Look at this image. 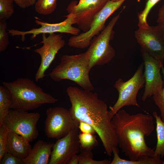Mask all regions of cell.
I'll use <instances>...</instances> for the list:
<instances>
[{"mask_svg":"<svg viewBox=\"0 0 164 164\" xmlns=\"http://www.w3.org/2000/svg\"><path fill=\"white\" fill-rule=\"evenodd\" d=\"M67 93L71 104L69 110L77 122H85L92 126L101 141L106 153L111 155L118 143L106 103L96 93L67 87Z\"/></svg>","mask_w":164,"mask_h":164,"instance_id":"obj_1","label":"cell"},{"mask_svg":"<svg viewBox=\"0 0 164 164\" xmlns=\"http://www.w3.org/2000/svg\"><path fill=\"white\" fill-rule=\"evenodd\" d=\"M118 145L130 160L131 164L137 160L154 157V150L149 147L145 140L154 129L153 118L141 113L131 114L120 109L111 119Z\"/></svg>","mask_w":164,"mask_h":164,"instance_id":"obj_2","label":"cell"},{"mask_svg":"<svg viewBox=\"0 0 164 164\" xmlns=\"http://www.w3.org/2000/svg\"><path fill=\"white\" fill-rule=\"evenodd\" d=\"M2 84L11 94L12 103L10 109L27 111L43 104L54 103L58 101L28 78H19L12 82L4 81Z\"/></svg>","mask_w":164,"mask_h":164,"instance_id":"obj_3","label":"cell"},{"mask_svg":"<svg viewBox=\"0 0 164 164\" xmlns=\"http://www.w3.org/2000/svg\"><path fill=\"white\" fill-rule=\"evenodd\" d=\"M89 61L85 52L78 54L63 55L60 63L49 74L54 81L63 80L75 82L84 90L92 91L94 87L90 80Z\"/></svg>","mask_w":164,"mask_h":164,"instance_id":"obj_4","label":"cell"},{"mask_svg":"<svg viewBox=\"0 0 164 164\" xmlns=\"http://www.w3.org/2000/svg\"><path fill=\"white\" fill-rule=\"evenodd\" d=\"M121 12L113 17L100 34L91 40L85 52L89 59L90 70L95 66L109 63L115 56V50L110 44V42L114 38L113 28Z\"/></svg>","mask_w":164,"mask_h":164,"instance_id":"obj_5","label":"cell"},{"mask_svg":"<svg viewBox=\"0 0 164 164\" xmlns=\"http://www.w3.org/2000/svg\"><path fill=\"white\" fill-rule=\"evenodd\" d=\"M145 79L144 65L141 63L133 76L126 81L119 78L115 82L114 87L118 93V99L112 107H110L111 118L121 108L125 106H133L140 108L137 101V96L140 89L144 87Z\"/></svg>","mask_w":164,"mask_h":164,"instance_id":"obj_6","label":"cell"},{"mask_svg":"<svg viewBox=\"0 0 164 164\" xmlns=\"http://www.w3.org/2000/svg\"><path fill=\"white\" fill-rule=\"evenodd\" d=\"M44 131L49 138L59 139L78 128L79 122L69 110L62 107L50 108L46 110Z\"/></svg>","mask_w":164,"mask_h":164,"instance_id":"obj_7","label":"cell"},{"mask_svg":"<svg viewBox=\"0 0 164 164\" xmlns=\"http://www.w3.org/2000/svg\"><path fill=\"white\" fill-rule=\"evenodd\" d=\"M40 118L38 112L29 113L10 109L2 125L8 131L13 132L31 142L38 137L36 125Z\"/></svg>","mask_w":164,"mask_h":164,"instance_id":"obj_8","label":"cell"},{"mask_svg":"<svg viewBox=\"0 0 164 164\" xmlns=\"http://www.w3.org/2000/svg\"><path fill=\"white\" fill-rule=\"evenodd\" d=\"M126 0L118 2L109 0L101 11L95 16L87 31L71 36L68 44L71 47L84 49L88 47L92 39L98 35L104 28L105 24L109 17L118 9Z\"/></svg>","mask_w":164,"mask_h":164,"instance_id":"obj_9","label":"cell"},{"mask_svg":"<svg viewBox=\"0 0 164 164\" xmlns=\"http://www.w3.org/2000/svg\"><path fill=\"white\" fill-rule=\"evenodd\" d=\"M109 0H80L71 2L67 12L74 17L75 24L84 32L88 31L95 16Z\"/></svg>","mask_w":164,"mask_h":164,"instance_id":"obj_10","label":"cell"},{"mask_svg":"<svg viewBox=\"0 0 164 164\" xmlns=\"http://www.w3.org/2000/svg\"><path fill=\"white\" fill-rule=\"evenodd\" d=\"M64 17L66 18L63 21L55 23H50L44 22L35 17V22L40 26V27L33 28L26 31L9 29L8 30V33L12 36H21V39L23 42L25 41V36L29 34H31L32 39H33L37 35L41 34H50L58 32L69 33L73 36H77L80 34V29L72 26L75 24L74 16L72 14L69 13Z\"/></svg>","mask_w":164,"mask_h":164,"instance_id":"obj_11","label":"cell"},{"mask_svg":"<svg viewBox=\"0 0 164 164\" xmlns=\"http://www.w3.org/2000/svg\"><path fill=\"white\" fill-rule=\"evenodd\" d=\"M141 54L144 65V75L145 79L144 92L142 100L145 101L163 88L164 80L160 73L163 62L150 56L145 51L141 49Z\"/></svg>","mask_w":164,"mask_h":164,"instance_id":"obj_12","label":"cell"},{"mask_svg":"<svg viewBox=\"0 0 164 164\" xmlns=\"http://www.w3.org/2000/svg\"><path fill=\"white\" fill-rule=\"evenodd\" d=\"M42 46L34 50V51L40 56L41 61L35 74L36 81L43 79L45 73L54 59L58 52L64 46L65 42L62 34L51 33L46 37L45 34L42 36Z\"/></svg>","mask_w":164,"mask_h":164,"instance_id":"obj_13","label":"cell"},{"mask_svg":"<svg viewBox=\"0 0 164 164\" xmlns=\"http://www.w3.org/2000/svg\"><path fill=\"white\" fill-rule=\"evenodd\" d=\"M78 128L58 139L54 144L49 164H69L80 150Z\"/></svg>","mask_w":164,"mask_h":164,"instance_id":"obj_14","label":"cell"},{"mask_svg":"<svg viewBox=\"0 0 164 164\" xmlns=\"http://www.w3.org/2000/svg\"><path fill=\"white\" fill-rule=\"evenodd\" d=\"M135 35L141 49L155 59L163 62L164 42L157 26L138 28L135 31Z\"/></svg>","mask_w":164,"mask_h":164,"instance_id":"obj_15","label":"cell"},{"mask_svg":"<svg viewBox=\"0 0 164 164\" xmlns=\"http://www.w3.org/2000/svg\"><path fill=\"white\" fill-rule=\"evenodd\" d=\"M54 144L39 140L34 145L28 156L23 159L24 164H48Z\"/></svg>","mask_w":164,"mask_h":164,"instance_id":"obj_16","label":"cell"},{"mask_svg":"<svg viewBox=\"0 0 164 164\" xmlns=\"http://www.w3.org/2000/svg\"><path fill=\"white\" fill-rule=\"evenodd\" d=\"M29 141L13 132L9 131L7 138V152L22 159L29 154L32 148Z\"/></svg>","mask_w":164,"mask_h":164,"instance_id":"obj_17","label":"cell"},{"mask_svg":"<svg viewBox=\"0 0 164 164\" xmlns=\"http://www.w3.org/2000/svg\"><path fill=\"white\" fill-rule=\"evenodd\" d=\"M152 115L155 120L157 138L154 156L162 159L164 157V121L156 111L153 112Z\"/></svg>","mask_w":164,"mask_h":164,"instance_id":"obj_18","label":"cell"},{"mask_svg":"<svg viewBox=\"0 0 164 164\" xmlns=\"http://www.w3.org/2000/svg\"><path fill=\"white\" fill-rule=\"evenodd\" d=\"M12 103L9 91L4 85L0 86V126L9 113Z\"/></svg>","mask_w":164,"mask_h":164,"instance_id":"obj_19","label":"cell"},{"mask_svg":"<svg viewBox=\"0 0 164 164\" xmlns=\"http://www.w3.org/2000/svg\"><path fill=\"white\" fill-rule=\"evenodd\" d=\"M57 0H37L35 4V9L39 14L44 15L52 14L56 6Z\"/></svg>","mask_w":164,"mask_h":164,"instance_id":"obj_20","label":"cell"},{"mask_svg":"<svg viewBox=\"0 0 164 164\" xmlns=\"http://www.w3.org/2000/svg\"><path fill=\"white\" fill-rule=\"evenodd\" d=\"M160 0H147L144 9L138 14V25L139 28H146L149 25L147 18L152 9Z\"/></svg>","mask_w":164,"mask_h":164,"instance_id":"obj_21","label":"cell"},{"mask_svg":"<svg viewBox=\"0 0 164 164\" xmlns=\"http://www.w3.org/2000/svg\"><path fill=\"white\" fill-rule=\"evenodd\" d=\"M78 155L79 164H110L111 161L108 159L96 160L93 159V154L91 150L80 149Z\"/></svg>","mask_w":164,"mask_h":164,"instance_id":"obj_22","label":"cell"},{"mask_svg":"<svg viewBox=\"0 0 164 164\" xmlns=\"http://www.w3.org/2000/svg\"><path fill=\"white\" fill-rule=\"evenodd\" d=\"M78 138L81 149L91 150L98 144L96 137L93 134L81 132L79 134Z\"/></svg>","mask_w":164,"mask_h":164,"instance_id":"obj_23","label":"cell"},{"mask_svg":"<svg viewBox=\"0 0 164 164\" xmlns=\"http://www.w3.org/2000/svg\"><path fill=\"white\" fill-rule=\"evenodd\" d=\"M12 0H0V22L6 21L14 12Z\"/></svg>","mask_w":164,"mask_h":164,"instance_id":"obj_24","label":"cell"},{"mask_svg":"<svg viewBox=\"0 0 164 164\" xmlns=\"http://www.w3.org/2000/svg\"><path fill=\"white\" fill-rule=\"evenodd\" d=\"M161 70L164 80V67L162 66ZM155 104L158 107L160 112L162 119L164 121V85L162 90L153 96Z\"/></svg>","mask_w":164,"mask_h":164,"instance_id":"obj_25","label":"cell"},{"mask_svg":"<svg viewBox=\"0 0 164 164\" xmlns=\"http://www.w3.org/2000/svg\"><path fill=\"white\" fill-rule=\"evenodd\" d=\"M7 25L6 21L0 22V52L5 51L7 48L9 41Z\"/></svg>","mask_w":164,"mask_h":164,"instance_id":"obj_26","label":"cell"},{"mask_svg":"<svg viewBox=\"0 0 164 164\" xmlns=\"http://www.w3.org/2000/svg\"><path fill=\"white\" fill-rule=\"evenodd\" d=\"M9 131L2 125L0 126V161L7 152V138Z\"/></svg>","mask_w":164,"mask_h":164,"instance_id":"obj_27","label":"cell"},{"mask_svg":"<svg viewBox=\"0 0 164 164\" xmlns=\"http://www.w3.org/2000/svg\"><path fill=\"white\" fill-rule=\"evenodd\" d=\"M0 164H24V163L22 159L7 152L0 161Z\"/></svg>","mask_w":164,"mask_h":164,"instance_id":"obj_28","label":"cell"},{"mask_svg":"<svg viewBox=\"0 0 164 164\" xmlns=\"http://www.w3.org/2000/svg\"><path fill=\"white\" fill-rule=\"evenodd\" d=\"M78 128L82 133L93 134L96 133L95 130L92 126L84 121L79 122Z\"/></svg>","mask_w":164,"mask_h":164,"instance_id":"obj_29","label":"cell"},{"mask_svg":"<svg viewBox=\"0 0 164 164\" xmlns=\"http://www.w3.org/2000/svg\"><path fill=\"white\" fill-rule=\"evenodd\" d=\"M19 7L26 9L35 5L37 0H12Z\"/></svg>","mask_w":164,"mask_h":164,"instance_id":"obj_30","label":"cell"},{"mask_svg":"<svg viewBox=\"0 0 164 164\" xmlns=\"http://www.w3.org/2000/svg\"><path fill=\"white\" fill-rule=\"evenodd\" d=\"M158 24H164V4L159 9L157 19Z\"/></svg>","mask_w":164,"mask_h":164,"instance_id":"obj_31","label":"cell"},{"mask_svg":"<svg viewBox=\"0 0 164 164\" xmlns=\"http://www.w3.org/2000/svg\"><path fill=\"white\" fill-rule=\"evenodd\" d=\"M69 164H79V157L78 155H74L71 159Z\"/></svg>","mask_w":164,"mask_h":164,"instance_id":"obj_32","label":"cell"},{"mask_svg":"<svg viewBox=\"0 0 164 164\" xmlns=\"http://www.w3.org/2000/svg\"><path fill=\"white\" fill-rule=\"evenodd\" d=\"M164 42V24H158L157 26Z\"/></svg>","mask_w":164,"mask_h":164,"instance_id":"obj_33","label":"cell"},{"mask_svg":"<svg viewBox=\"0 0 164 164\" xmlns=\"http://www.w3.org/2000/svg\"><path fill=\"white\" fill-rule=\"evenodd\" d=\"M114 2H118L121 1L122 0H111Z\"/></svg>","mask_w":164,"mask_h":164,"instance_id":"obj_34","label":"cell"}]
</instances>
